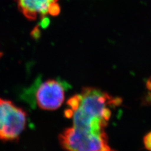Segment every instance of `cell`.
Returning <instances> with one entry per match:
<instances>
[{
	"label": "cell",
	"instance_id": "obj_1",
	"mask_svg": "<svg viewBox=\"0 0 151 151\" xmlns=\"http://www.w3.org/2000/svg\"><path fill=\"white\" fill-rule=\"evenodd\" d=\"M114 98L96 88L86 87L67 102L65 116L71 119L74 128L91 133L105 132L111 115V108L120 105Z\"/></svg>",
	"mask_w": 151,
	"mask_h": 151
},
{
	"label": "cell",
	"instance_id": "obj_7",
	"mask_svg": "<svg viewBox=\"0 0 151 151\" xmlns=\"http://www.w3.org/2000/svg\"><path fill=\"white\" fill-rule=\"evenodd\" d=\"M1 55H2V54H1V52H0V58H1Z\"/></svg>",
	"mask_w": 151,
	"mask_h": 151
},
{
	"label": "cell",
	"instance_id": "obj_4",
	"mask_svg": "<svg viewBox=\"0 0 151 151\" xmlns=\"http://www.w3.org/2000/svg\"><path fill=\"white\" fill-rule=\"evenodd\" d=\"M26 112L11 101L0 98V140L15 141L27 125Z\"/></svg>",
	"mask_w": 151,
	"mask_h": 151
},
{
	"label": "cell",
	"instance_id": "obj_3",
	"mask_svg": "<svg viewBox=\"0 0 151 151\" xmlns=\"http://www.w3.org/2000/svg\"><path fill=\"white\" fill-rule=\"evenodd\" d=\"M61 147L75 151H107L111 148L105 132L91 133L79 130L74 127L66 129L59 137Z\"/></svg>",
	"mask_w": 151,
	"mask_h": 151
},
{
	"label": "cell",
	"instance_id": "obj_6",
	"mask_svg": "<svg viewBox=\"0 0 151 151\" xmlns=\"http://www.w3.org/2000/svg\"><path fill=\"white\" fill-rule=\"evenodd\" d=\"M144 144L145 147L147 150H151V132L146 135L144 138Z\"/></svg>",
	"mask_w": 151,
	"mask_h": 151
},
{
	"label": "cell",
	"instance_id": "obj_2",
	"mask_svg": "<svg viewBox=\"0 0 151 151\" xmlns=\"http://www.w3.org/2000/svg\"><path fill=\"white\" fill-rule=\"evenodd\" d=\"M70 85L60 79H50L37 80L26 91L28 100L40 109L47 111L55 110L63 105L65 93Z\"/></svg>",
	"mask_w": 151,
	"mask_h": 151
},
{
	"label": "cell",
	"instance_id": "obj_5",
	"mask_svg": "<svg viewBox=\"0 0 151 151\" xmlns=\"http://www.w3.org/2000/svg\"><path fill=\"white\" fill-rule=\"evenodd\" d=\"M19 10L27 19L35 20L45 18L47 15L56 16L60 12L59 0H15Z\"/></svg>",
	"mask_w": 151,
	"mask_h": 151
}]
</instances>
